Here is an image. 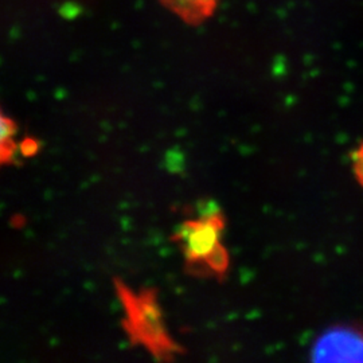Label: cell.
<instances>
[{
	"label": "cell",
	"mask_w": 363,
	"mask_h": 363,
	"mask_svg": "<svg viewBox=\"0 0 363 363\" xmlns=\"http://www.w3.org/2000/svg\"><path fill=\"white\" fill-rule=\"evenodd\" d=\"M16 132V124L13 118L1 113V123H0V139H10L13 138Z\"/></svg>",
	"instance_id": "ba28073f"
},
{
	"label": "cell",
	"mask_w": 363,
	"mask_h": 363,
	"mask_svg": "<svg viewBox=\"0 0 363 363\" xmlns=\"http://www.w3.org/2000/svg\"><path fill=\"white\" fill-rule=\"evenodd\" d=\"M220 0H162L166 9L189 25H199L208 19Z\"/></svg>",
	"instance_id": "277c9868"
},
{
	"label": "cell",
	"mask_w": 363,
	"mask_h": 363,
	"mask_svg": "<svg viewBox=\"0 0 363 363\" xmlns=\"http://www.w3.org/2000/svg\"><path fill=\"white\" fill-rule=\"evenodd\" d=\"M113 286L125 312L121 327L130 337V345L143 346L160 362H171L184 354V349L166 330L156 289L145 288L135 294L118 277L113 279Z\"/></svg>",
	"instance_id": "6da1fadb"
},
{
	"label": "cell",
	"mask_w": 363,
	"mask_h": 363,
	"mask_svg": "<svg viewBox=\"0 0 363 363\" xmlns=\"http://www.w3.org/2000/svg\"><path fill=\"white\" fill-rule=\"evenodd\" d=\"M15 151H16V144L13 143V138L0 139V162L3 166L13 163Z\"/></svg>",
	"instance_id": "8992f818"
},
{
	"label": "cell",
	"mask_w": 363,
	"mask_h": 363,
	"mask_svg": "<svg viewBox=\"0 0 363 363\" xmlns=\"http://www.w3.org/2000/svg\"><path fill=\"white\" fill-rule=\"evenodd\" d=\"M313 361L363 362V331L340 325L327 330L312 347Z\"/></svg>",
	"instance_id": "3957f363"
},
{
	"label": "cell",
	"mask_w": 363,
	"mask_h": 363,
	"mask_svg": "<svg viewBox=\"0 0 363 363\" xmlns=\"http://www.w3.org/2000/svg\"><path fill=\"white\" fill-rule=\"evenodd\" d=\"M166 163H167V169H169L171 172H178V171H181V167L177 166V163H179L182 166V163H183V156H182L181 152L172 150V151H169L167 156H166Z\"/></svg>",
	"instance_id": "8fae6325"
},
{
	"label": "cell",
	"mask_w": 363,
	"mask_h": 363,
	"mask_svg": "<svg viewBox=\"0 0 363 363\" xmlns=\"http://www.w3.org/2000/svg\"><path fill=\"white\" fill-rule=\"evenodd\" d=\"M225 222L222 213L208 218L184 220L171 235V240L181 245L186 261L205 259L220 242Z\"/></svg>",
	"instance_id": "7a4b0ae2"
},
{
	"label": "cell",
	"mask_w": 363,
	"mask_h": 363,
	"mask_svg": "<svg viewBox=\"0 0 363 363\" xmlns=\"http://www.w3.org/2000/svg\"><path fill=\"white\" fill-rule=\"evenodd\" d=\"M196 211H198L201 218H208V217H213L218 213H222L220 208H218V205H217V202L211 201V199L199 201L198 205H196Z\"/></svg>",
	"instance_id": "52a82bcc"
},
{
	"label": "cell",
	"mask_w": 363,
	"mask_h": 363,
	"mask_svg": "<svg viewBox=\"0 0 363 363\" xmlns=\"http://www.w3.org/2000/svg\"><path fill=\"white\" fill-rule=\"evenodd\" d=\"M352 163H354V171L357 179L363 184V145L357 148L352 156Z\"/></svg>",
	"instance_id": "30bf717a"
},
{
	"label": "cell",
	"mask_w": 363,
	"mask_h": 363,
	"mask_svg": "<svg viewBox=\"0 0 363 363\" xmlns=\"http://www.w3.org/2000/svg\"><path fill=\"white\" fill-rule=\"evenodd\" d=\"M205 261L214 273V276L222 281L229 269V253L226 247L218 242L214 249L205 257Z\"/></svg>",
	"instance_id": "5b68a950"
},
{
	"label": "cell",
	"mask_w": 363,
	"mask_h": 363,
	"mask_svg": "<svg viewBox=\"0 0 363 363\" xmlns=\"http://www.w3.org/2000/svg\"><path fill=\"white\" fill-rule=\"evenodd\" d=\"M38 140H35L31 136H26V139L21 143V152H22V155L26 156V157L35 155L38 152Z\"/></svg>",
	"instance_id": "9c48e42d"
}]
</instances>
